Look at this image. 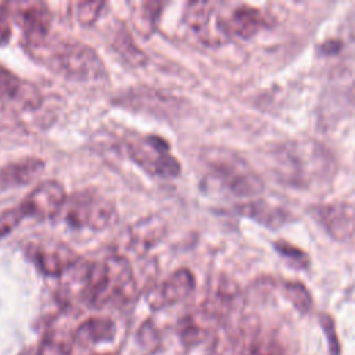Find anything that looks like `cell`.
Segmentation results:
<instances>
[{
	"label": "cell",
	"instance_id": "6da1fadb",
	"mask_svg": "<svg viewBox=\"0 0 355 355\" xmlns=\"http://www.w3.org/2000/svg\"><path fill=\"white\" fill-rule=\"evenodd\" d=\"M68 273L79 283V297L92 308L125 304L137 293L133 268L125 255L79 261Z\"/></svg>",
	"mask_w": 355,
	"mask_h": 355
},
{
	"label": "cell",
	"instance_id": "7a4b0ae2",
	"mask_svg": "<svg viewBox=\"0 0 355 355\" xmlns=\"http://www.w3.org/2000/svg\"><path fill=\"white\" fill-rule=\"evenodd\" d=\"M276 171L287 184L311 187L331 178L334 159L319 143L297 140L282 146L276 153Z\"/></svg>",
	"mask_w": 355,
	"mask_h": 355
},
{
	"label": "cell",
	"instance_id": "3957f363",
	"mask_svg": "<svg viewBox=\"0 0 355 355\" xmlns=\"http://www.w3.org/2000/svg\"><path fill=\"white\" fill-rule=\"evenodd\" d=\"M28 51L57 73L75 80H93L105 76L97 53L85 43L67 39H47Z\"/></svg>",
	"mask_w": 355,
	"mask_h": 355
},
{
	"label": "cell",
	"instance_id": "277c9868",
	"mask_svg": "<svg viewBox=\"0 0 355 355\" xmlns=\"http://www.w3.org/2000/svg\"><path fill=\"white\" fill-rule=\"evenodd\" d=\"M60 215L71 227L93 232L108 229L118 220L115 204L93 189H85L67 197Z\"/></svg>",
	"mask_w": 355,
	"mask_h": 355
},
{
	"label": "cell",
	"instance_id": "5b68a950",
	"mask_svg": "<svg viewBox=\"0 0 355 355\" xmlns=\"http://www.w3.org/2000/svg\"><path fill=\"white\" fill-rule=\"evenodd\" d=\"M207 158L211 175L234 197L250 198L263 191L262 179L239 155L216 150Z\"/></svg>",
	"mask_w": 355,
	"mask_h": 355
},
{
	"label": "cell",
	"instance_id": "8992f818",
	"mask_svg": "<svg viewBox=\"0 0 355 355\" xmlns=\"http://www.w3.org/2000/svg\"><path fill=\"white\" fill-rule=\"evenodd\" d=\"M129 158L144 172L157 178H175L180 164L171 153L169 143L157 135H133L128 139Z\"/></svg>",
	"mask_w": 355,
	"mask_h": 355
},
{
	"label": "cell",
	"instance_id": "52a82bcc",
	"mask_svg": "<svg viewBox=\"0 0 355 355\" xmlns=\"http://www.w3.org/2000/svg\"><path fill=\"white\" fill-rule=\"evenodd\" d=\"M24 251L36 269L50 277H58L68 273L80 261L73 248L55 239L42 237L29 240L24 245Z\"/></svg>",
	"mask_w": 355,
	"mask_h": 355
},
{
	"label": "cell",
	"instance_id": "ba28073f",
	"mask_svg": "<svg viewBox=\"0 0 355 355\" xmlns=\"http://www.w3.org/2000/svg\"><path fill=\"white\" fill-rule=\"evenodd\" d=\"M220 7L222 4L216 1H190L186 6L183 22L205 46H220L230 39Z\"/></svg>",
	"mask_w": 355,
	"mask_h": 355
},
{
	"label": "cell",
	"instance_id": "9c48e42d",
	"mask_svg": "<svg viewBox=\"0 0 355 355\" xmlns=\"http://www.w3.org/2000/svg\"><path fill=\"white\" fill-rule=\"evenodd\" d=\"M11 19L21 29L26 49L36 47L49 39L51 12L43 1H12L7 3Z\"/></svg>",
	"mask_w": 355,
	"mask_h": 355
},
{
	"label": "cell",
	"instance_id": "30bf717a",
	"mask_svg": "<svg viewBox=\"0 0 355 355\" xmlns=\"http://www.w3.org/2000/svg\"><path fill=\"white\" fill-rule=\"evenodd\" d=\"M67 201V193L57 180H44L39 183L19 204L24 216L39 220L53 219L60 215Z\"/></svg>",
	"mask_w": 355,
	"mask_h": 355
},
{
	"label": "cell",
	"instance_id": "8fae6325",
	"mask_svg": "<svg viewBox=\"0 0 355 355\" xmlns=\"http://www.w3.org/2000/svg\"><path fill=\"white\" fill-rule=\"evenodd\" d=\"M309 214L334 240L345 241L355 233V208L348 202L318 204L309 208Z\"/></svg>",
	"mask_w": 355,
	"mask_h": 355
},
{
	"label": "cell",
	"instance_id": "7c38bea8",
	"mask_svg": "<svg viewBox=\"0 0 355 355\" xmlns=\"http://www.w3.org/2000/svg\"><path fill=\"white\" fill-rule=\"evenodd\" d=\"M39 89L0 64V110H33L40 104Z\"/></svg>",
	"mask_w": 355,
	"mask_h": 355
},
{
	"label": "cell",
	"instance_id": "4fadbf2b",
	"mask_svg": "<svg viewBox=\"0 0 355 355\" xmlns=\"http://www.w3.org/2000/svg\"><path fill=\"white\" fill-rule=\"evenodd\" d=\"M194 287L196 280L193 273L186 268H180L164 282L150 288L147 302L154 309L175 305L189 297L194 291Z\"/></svg>",
	"mask_w": 355,
	"mask_h": 355
},
{
	"label": "cell",
	"instance_id": "5bb4252c",
	"mask_svg": "<svg viewBox=\"0 0 355 355\" xmlns=\"http://www.w3.org/2000/svg\"><path fill=\"white\" fill-rule=\"evenodd\" d=\"M166 233V222L159 215H148L125 230V244L128 250L143 255L157 245Z\"/></svg>",
	"mask_w": 355,
	"mask_h": 355
},
{
	"label": "cell",
	"instance_id": "9a60e30c",
	"mask_svg": "<svg viewBox=\"0 0 355 355\" xmlns=\"http://www.w3.org/2000/svg\"><path fill=\"white\" fill-rule=\"evenodd\" d=\"M227 35L248 39L266 25V17L259 8L248 4L236 6L229 14H223Z\"/></svg>",
	"mask_w": 355,
	"mask_h": 355
},
{
	"label": "cell",
	"instance_id": "2e32d148",
	"mask_svg": "<svg viewBox=\"0 0 355 355\" xmlns=\"http://www.w3.org/2000/svg\"><path fill=\"white\" fill-rule=\"evenodd\" d=\"M44 171V161L37 157H25L10 162L0 169V186L10 189L24 186L35 180Z\"/></svg>",
	"mask_w": 355,
	"mask_h": 355
},
{
	"label": "cell",
	"instance_id": "e0dca14e",
	"mask_svg": "<svg viewBox=\"0 0 355 355\" xmlns=\"http://www.w3.org/2000/svg\"><path fill=\"white\" fill-rule=\"evenodd\" d=\"M234 209L237 214L247 216L257 223H261L270 229H277L283 226L290 218L286 209L275 207L262 200H252L244 204H239Z\"/></svg>",
	"mask_w": 355,
	"mask_h": 355
},
{
	"label": "cell",
	"instance_id": "ac0fdd59",
	"mask_svg": "<svg viewBox=\"0 0 355 355\" xmlns=\"http://www.w3.org/2000/svg\"><path fill=\"white\" fill-rule=\"evenodd\" d=\"M115 336V324L108 318H90L79 324L73 333V341L80 345L111 341Z\"/></svg>",
	"mask_w": 355,
	"mask_h": 355
},
{
	"label": "cell",
	"instance_id": "d6986e66",
	"mask_svg": "<svg viewBox=\"0 0 355 355\" xmlns=\"http://www.w3.org/2000/svg\"><path fill=\"white\" fill-rule=\"evenodd\" d=\"M130 6H132L130 18H132V25L135 31L143 37L151 36L157 28L161 10H162V3L144 0V1L132 3Z\"/></svg>",
	"mask_w": 355,
	"mask_h": 355
},
{
	"label": "cell",
	"instance_id": "ffe728a7",
	"mask_svg": "<svg viewBox=\"0 0 355 355\" xmlns=\"http://www.w3.org/2000/svg\"><path fill=\"white\" fill-rule=\"evenodd\" d=\"M283 291L297 311L305 313L312 308V297L302 283L286 282L283 286Z\"/></svg>",
	"mask_w": 355,
	"mask_h": 355
},
{
	"label": "cell",
	"instance_id": "44dd1931",
	"mask_svg": "<svg viewBox=\"0 0 355 355\" xmlns=\"http://www.w3.org/2000/svg\"><path fill=\"white\" fill-rule=\"evenodd\" d=\"M241 355H283V349L276 340L257 334Z\"/></svg>",
	"mask_w": 355,
	"mask_h": 355
},
{
	"label": "cell",
	"instance_id": "7402d4cb",
	"mask_svg": "<svg viewBox=\"0 0 355 355\" xmlns=\"http://www.w3.org/2000/svg\"><path fill=\"white\" fill-rule=\"evenodd\" d=\"M115 46H116L118 51L122 54V57H125L129 64L141 65V64L146 62L144 53L135 46V43H133V40H132L129 33L126 35V32H123L122 39H116Z\"/></svg>",
	"mask_w": 355,
	"mask_h": 355
},
{
	"label": "cell",
	"instance_id": "603a6c76",
	"mask_svg": "<svg viewBox=\"0 0 355 355\" xmlns=\"http://www.w3.org/2000/svg\"><path fill=\"white\" fill-rule=\"evenodd\" d=\"M105 6L104 1H80L76 3V18L79 24L87 26L96 22L101 8Z\"/></svg>",
	"mask_w": 355,
	"mask_h": 355
},
{
	"label": "cell",
	"instance_id": "cb8c5ba5",
	"mask_svg": "<svg viewBox=\"0 0 355 355\" xmlns=\"http://www.w3.org/2000/svg\"><path fill=\"white\" fill-rule=\"evenodd\" d=\"M71 343L55 333H50L42 344L40 355H69Z\"/></svg>",
	"mask_w": 355,
	"mask_h": 355
},
{
	"label": "cell",
	"instance_id": "d4e9b609",
	"mask_svg": "<svg viewBox=\"0 0 355 355\" xmlns=\"http://www.w3.org/2000/svg\"><path fill=\"white\" fill-rule=\"evenodd\" d=\"M273 247L276 251H279L283 257L291 259L293 262H295L297 265H300L301 268H306L309 265V257L306 255V252H304L301 248L283 241V240H277L273 243Z\"/></svg>",
	"mask_w": 355,
	"mask_h": 355
},
{
	"label": "cell",
	"instance_id": "484cf974",
	"mask_svg": "<svg viewBox=\"0 0 355 355\" xmlns=\"http://www.w3.org/2000/svg\"><path fill=\"white\" fill-rule=\"evenodd\" d=\"M22 218L24 214L21 212L19 207L0 212V237L8 234L12 229H15Z\"/></svg>",
	"mask_w": 355,
	"mask_h": 355
},
{
	"label": "cell",
	"instance_id": "4316f807",
	"mask_svg": "<svg viewBox=\"0 0 355 355\" xmlns=\"http://www.w3.org/2000/svg\"><path fill=\"white\" fill-rule=\"evenodd\" d=\"M320 324H322L323 331H324V334L327 337V341H329L330 355H338L340 354V345H338V340H337V334H336V329H334V323H333L331 318L329 315L320 316Z\"/></svg>",
	"mask_w": 355,
	"mask_h": 355
},
{
	"label": "cell",
	"instance_id": "83f0119b",
	"mask_svg": "<svg viewBox=\"0 0 355 355\" xmlns=\"http://www.w3.org/2000/svg\"><path fill=\"white\" fill-rule=\"evenodd\" d=\"M11 39V14L7 3H0V46Z\"/></svg>",
	"mask_w": 355,
	"mask_h": 355
},
{
	"label": "cell",
	"instance_id": "f1b7e54d",
	"mask_svg": "<svg viewBox=\"0 0 355 355\" xmlns=\"http://www.w3.org/2000/svg\"><path fill=\"white\" fill-rule=\"evenodd\" d=\"M139 337H140V341L141 344H146V345H150V348L153 347V344H158L159 340H158V336H157V331L154 329V326L151 323H144L140 329V333H139Z\"/></svg>",
	"mask_w": 355,
	"mask_h": 355
},
{
	"label": "cell",
	"instance_id": "f546056e",
	"mask_svg": "<svg viewBox=\"0 0 355 355\" xmlns=\"http://www.w3.org/2000/svg\"><path fill=\"white\" fill-rule=\"evenodd\" d=\"M340 49H341V42L338 39H329L320 44V50L324 54H336L340 51Z\"/></svg>",
	"mask_w": 355,
	"mask_h": 355
},
{
	"label": "cell",
	"instance_id": "4dcf8cb0",
	"mask_svg": "<svg viewBox=\"0 0 355 355\" xmlns=\"http://www.w3.org/2000/svg\"><path fill=\"white\" fill-rule=\"evenodd\" d=\"M105 355H110V354H105Z\"/></svg>",
	"mask_w": 355,
	"mask_h": 355
}]
</instances>
